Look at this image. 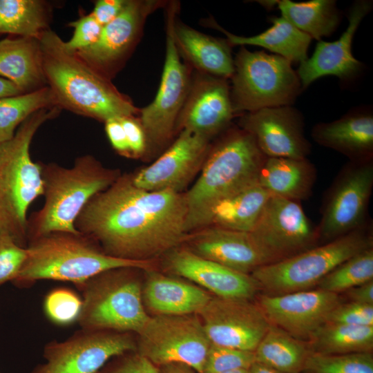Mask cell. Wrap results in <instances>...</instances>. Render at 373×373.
Segmentation results:
<instances>
[{"label": "cell", "mask_w": 373, "mask_h": 373, "mask_svg": "<svg viewBox=\"0 0 373 373\" xmlns=\"http://www.w3.org/2000/svg\"><path fill=\"white\" fill-rule=\"evenodd\" d=\"M127 352L117 356L96 373H160V369L140 354Z\"/></svg>", "instance_id": "cell-43"}, {"label": "cell", "mask_w": 373, "mask_h": 373, "mask_svg": "<svg viewBox=\"0 0 373 373\" xmlns=\"http://www.w3.org/2000/svg\"><path fill=\"white\" fill-rule=\"evenodd\" d=\"M325 323L373 326V305L341 303L328 314Z\"/></svg>", "instance_id": "cell-41"}, {"label": "cell", "mask_w": 373, "mask_h": 373, "mask_svg": "<svg viewBox=\"0 0 373 373\" xmlns=\"http://www.w3.org/2000/svg\"><path fill=\"white\" fill-rule=\"evenodd\" d=\"M373 280V247L350 257L323 278L318 288L339 294Z\"/></svg>", "instance_id": "cell-36"}, {"label": "cell", "mask_w": 373, "mask_h": 373, "mask_svg": "<svg viewBox=\"0 0 373 373\" xmlns=\"http://www.w3.org/2000/svg\"><path fill=\"white\" fill-rule=\"evenodd\" d=\"M230 89L227 79L197 71L175 131L188 130L211 140L225 130L236 115Z\"/></svg>", "instance_id": "cell-20"}, {"label": "cell", "mask_w": 373, "mask_h": 373, "mask_svg": "<svg viewBox=\"0 0 373 373\" xmlns=\"http://www.w3.org/2000/svg\"><path fill=\"white\" fill-rule=\"evenodd\" d=\"M345 292L352 302L373 305V280L351 288Z\"/></svg>", "instance_id": "cell-47"}, {"label": "cell", "mask_w": 373, "mask_h": 373, "mask_svg": "<svg viewBox=\"0 0 373 373\" xmlns=\"http://www.w3.org/2000/svg\"><path fill=\"white\" fill-rule=\"evenodd\" d=\"M191 241L196 254L244 274L273 263L250 233L213 226L197 233Z\"/></svg>", "instance_id": "cell-23"}, {"label": "cell", "mask_w": 373, "mask_h": 373, "mask_svg": "<svg viewBox=\"0 0 373 373\" xmlns=\"http://www.w3.org/2000/svg\"><path fill=\"white\" fill-rule=\"evenodd\" d=\"M372 188V159L345 166L325 198L316 227L318 240L327 242L365 225Z\"/></svg>", "instance_id": "cell-13"}, {"label": "cell", "mask_w": 373, "mask_h": 373, "mask_svg": "<svg viewBox=\"0 0 373 373\" xmlns=\"http://www.w3.org/2000/svg\"><path fill=\"white\" fill-rule=\"evenodd\" d=\"M70 26L74 28L73 36L64 44L66 50L71 52H76L95 43L103 28L91 13L72 22Z\"/></svg>", "instance_id": "cell-42"}, {"label": "cell", "mask_w": 373, "mask_h": 373, "mask_svg": "<svg viewBox=\"0 0 373 373\" xmlns=\"http://www.w3.org/2000/svg\"><path fill=\"white\" fill-rule=\"evenodd\" d=\"M124 128L131 156H140L146 150V139L144 129L134 116L120 117Z\"/></svg>", "instance_id": "cell-44"}, {"label": "cell", "mask_w": 373, "mask_h": 373, "mask_svg": "<svg viewBox=\"0 0 373 373\" xmlns=\"http://www.w3.org/2000/svg\"><path fill=\"white\" fill-rule=\"evenodd\" d=\"M39 42L47 86L60 108L104 122L139 113L140 109L111 79L66 50L55 32L47 30Z\"/></svg>", "instance_id": "cell-2"}, {"label": "cell", "mask_w": 373, "mask_h": 373, "mask_svg": "<svg viewBox=\"0 0 373 373\" xmlns=\"http://www.w3.org/2000/svg\"><path fill=\"white\" fill-rule=\"evenodd\" d=\"M167 265L175 274L202 286L216 297L249 300L260 289L251 274L233 270L188 249L173 250Z\"/></svg>", "instance_id": "cell-22"}, {"label": "cell", "mask_w": 373, "mask_h": 373, "mask_svg": "<svg viewBox=\"0 0 373 373\" xmlns=\"http://www.w3.org/2000/svg\"><path fill=\"white\" fill-rule=\"evenodd\" d=\"M142 298L156 315L182 316L198 314L211 296L194 285L151 274L142 290Z\"/></svg>", "instance_id": "cell-26"}, {"label": "cell", "mask_w": 373, "mask_h": 373, "mask_svg": "<svg viewBox=\"0 0 373 373\" xmlns=\"http://www.w3.org/2000/svg\"><path fill=\"white\" fill-rule=\"evenodd\" d=\"M303 371L307 373H373L370 352L323 354L310 352Z\"/></svg>", "instance_id": "cell-37"}, {"label": "cell", "mask_w": 373, "mask_h": 373, "mask_svg": "<svg viewBox=\"0 0 373 373\" xmlns=\"http://www.w3.org/2000/svg\"><path fill=\"white\" fill-rule=\"evenodd\" d=\"M173 33L180 55L198 72L227 79L231 78L234 61L227 39L214 38L178 20Z\"/></svg>", "instance_id": "cell-25"}, {"label": "cell", "mask_w": 373, "mask_h": 373, "mask_svg": "<svg viewBox=\"0 0 373 373\" xmlns=\"http://www.w3.org/2000/svg\"><path fill=\"white\" fill-rule=\"evenodd\" d=\"M137 345L130 332L80 329L64 341L48 342L44 362L30 373H96L114 357L135 352Z\"/></svg>", "instance_id": "cell-12"}, {"label": "cell", "mask_w": 373, "mask_h": 373, "mask_svg": "<svg viewBox=\"0 0 373 373\" xmlns=\"http://www.w3.org/2000/svg\"><path fill=\"white\" fill-rule=\"evenodd\" d=\"M54 106H58L57 101L48 86L0 98V144L12 139L19 126L33 113Z\"/></svg>", "instance_id": "cell-35"}, {"label": "cell", "mask_w": 373, "mask_h": 373, "mask_svg": "<svg viewBox=\"0 0 373 373\" xmlns=\"http://www.w3.org/2000/svg\"><path fill=\"white\" fill-rule=\"evenodd\" d=\"M253 137L241 129L228 131L209 149L202 172L184 194L186 233L210 225L212 208L221 200L258 184L266 159Z\"/></svg>", "instance_id": "cell-3"}, {"label": "cell", "mask_w": 373, "mask_h": 373, "mask_svg": "<svg viewBox=\"0 0 373 373\" xmlns=\"http://www.w3.org/2000/svg\"><path fill=\"white\" fill-rule=\"evenodd\" d=\"M222 373H249V370L247 369H240V370H235L232 371L225 372Z\"/></svg>", "instance_id": "cell-51"}, {"label": "cell", "mask_w": 373, "mask_h": 373, "mask_svg": "<svg viewBox=\"0 0 373 373\" xmlns=\"http://www.w3.org/2000/svg\"><path fill=\"white\" fill-rule=\"evenodd\" d=\"M138 334V353L156 366L181 364L203 373L211 343L195 316L155 315Z\"/></svg>", "instance_id": "cell-11"}, {"label": "cell", "mask_w": 373, "mask_h": 373, "mask_svg": "<svg viewBox=\"0 0 373 373\" xmlns=\"http://www.w3.org/2000/svg\"><path fill=\"white\" fill-rule=\"evenodd\" d=\"M166 4L164 1L127 0L119 15L103 26L95 43L73 53L111 79L137 46L149 15Z\"/></svg>", "instance_id": "cell-14"}, {"label": "cell", "mask_w": 373, "mask_h": 373, "mask_svg": "<svg viewBox=\"0 0 373 373\" xmlns=\"http://www.w3.org/2000/svg\"><path fill=\"white\" fill-rule=\"evenodd\" d=\"M48 24L47 4L38 0H0V33L39 39Z\"/></svg>", "instance_id": "cell-34"}, {"label": "cell", "mask_w": 373, "mask_h": 373, "mask_svg": "<svg viewBox=\"0 0 373 373\" xmlns=\"http://www.w3.org/2000/svg\"><path fill=\"white\" fill-rule=\"evenodd\" d=\"M310 352L304 341L271 324L254 355L256 362L285 373H300Z\"/></svg>", "instance_id": "cell-32"}, {"label": "cell", "mask_w": 373, "mask_h": 373, "mask_svg": "<svg viewBox=\"0 0 373 373\" xmlns=\"http://www.w3.org/2000/svg\"><path fill=\"white\" fill-rule=\"evenodd\" d=\"M255 362L254 352L211 343L203 373H222L240 369L249 370Z\"/></svg>", "instance_id": "cell-39"}, {"label": "cell", "mask_w": 373, "mask_h": 373, "mask_svg": "<svg viewBox=\"0 0 373 373\" xmlns=\"http://www.w3.org/2000/svg\"><path fill=\"white\" fill-rule=\"evenodd\" d=\"M241 128L254 139L267 157L307 158L311 144L302 114L291 106L261 108L242 114Z\"/></svg>", "instance_id": "cell-17"}, {"label": "cell", "mask_w": 373, "mask_h": 373, "mask_svg": "<svg viewBox=\"0 0 373 373\" xmlns=\"http://www.w3.org/2000/svg\"><path fill=\"white\" fill-rule=\"evenodd\" d=\"M60 110L54 106L37 111L19 126L12 139L0 144V234L23 247L28 245V208L44 194L41 164L32 160L30 144L41 125Z\"/></svg>", "instance_id": "cell-6"}, {"label": "cell", "mask_w": 373, "mask_h": 373, "mask_svg": "<svg viewBox=\"0 0 373 373\" xmlns=\"http://www.w3.org/2000/svg\"><path fill=\"white\" fill-rule=\"evenodd\" d=\"M1 373V372H0Z\"/></svg>", "instance_id": "cell-52"}, {"label": "cell", "mask_w": 373, "mask_h": 373, "mask_svg": "<svg viewBox=\"0 0 373 373\" xmlns=\"http://www.w3.org/2000/svg\"><path fill=\"white\" fill-rule=\"evenodd\" d=\"M312 137L318 144L344 154L351 161L372 159V113L356 109L333 122L317 124Z\"/></svg>", "instance_id": "cell-24"}, {"label": "cell", "mask_w": 373, "mask_h": 373, "mask_svg": "<svg viewBox=\"0 0 373 373\" xmlns=\"http://www.w3.org/2000/svg\"><path fill=\"white\" fill-rule=\"evenodd\" d=\"M186 219L184 194L141 189L124 175L90 200L75 226L107 254L141 260L186 239Z\"/></svg>", "instance_id": "cell-1"}, {"label": "cell", "mask_w": 373, "mask_h": 373, "mask_svg": "<svg viewBox=\"0 0 373 373\" xmlns=\"http://www.w3.org/2000/svg\"><path fill=\"white\" fill-rule=\"evenodd\" d=\"M82 306V300L73 290L60 287L50 291L44 300L46 316L59 325H68L77 321Z\"/></svg>", "instance_id": "cell-38"}, {"label": "cell", "mask_w": 373, "mask_h": 373, "mask_svg": "<svg viewBox=\"0 0 373 373\" xmlns=\"http://www.w3.org/2000/svg\"><path fill=\"white\" fill-rule=\"evenodd\" d=\"M0 76L23 93L46 86L39 39L19 37L1 40Z\"/></svg>", "instance_id": "cell-27"}, {"label": "cell", "mask_w": 373, "mask_h": 373, "mask_svg": "<svg viewBox=\"0 0 373 373\" xmlns=\"http://www.w3.org/2000/svg\"><path fill=\"white\" fill-rule=\"evenodd\" d=\"M179 8L176 1L166 4V52L160 84L153 102L138 113L146 149L162 147L171 138L192 81L189 66L182 61L174 39Z\"/></svg>", "instance_id": "cell-10"}, {"label": "cell", "mask_w": 373, "mask_h": 373, "mask_svg": "<svg viewBox=\"0 0 373 373\" xmlns=\"http://www.w3.org/2000/svg\"><path fill=\"white\" fill-rule=\"evenodd\" d=\"M40 164L44 203L28 219V242L52 232L77 233L75 223L86 204L120 176L91 155L77 157L70 167Z\"/></svg>", "instance_id": "cell-4"}, {"label": "cell", "mask_w": 373, "mask_h": 373, "mask_svg": "<svg viewBox=\"0 0 373 373\" xmlns=\"http://www.w3.org/2000/svg\"><path fill=\"white\" fill-rule=\"evenodd\" d=\"M104 123L107 137L113 149L123 155L131 156L120 117L110 119Z\"/></svg>", "instance_id": "cell-46"}, {"label": "cell", "mask_w": 373, "mask_h": 373, "mask_svg": "<svg viewBox=\"0 0 373 373\" xmlns=\"http://www.w3.org/2000/svg\"><path fill=\"white\" fill-rule=\"evenodd\" d=\"M160 373H198L189 367L181 364H170L162 366Z\"/></svg>", "instance_id": "cell-49"}, {"label": "cell", "mask_w": 373, "mask_h": 373, "mask_svg": "<svg viewBox=\"0 0 373 373\" xmlns=\"http://www.w3.org/2000/svg\"><path fill=\"white\" fill-rule=\"evenodd\" d=\"M27 254L26 247L20 246L9 236L0 234V286L17 278Z\"/></svg>", "instance_id": "cell-40"}, {"label": "cell", "mask_w": 373, "mask_h": 373, "mask_svg": "<svg viewBox=\"0 0 373 373\" xmlns=\"http://www.w3.org/2000/svg\"><path fill=\"white\" fill-rule=\"evenodd\" d=\"M198 314L211 344L251 352L271 325L260 307L247 300L211 297Z\"/></svg>", "instance_id": "cell-16"}, {"label": "cell", "mask_w": 373, "mask_h": 373, "mask_svg": "<svg viewBox=\"0 0 373 373\" xmlns=\"http://www.w3.org/2000/svg\"><path fill=\"white\" fill-rule=\"evenodd\" d=\"M249 233L273 262L315 247L318 240L316 227L299 202L272 195Z\"/></svg>", "instance_id": "cell-15"}, {"label": "cell", "mask_w": 373, "mask_h": 373, "mask_svg": "<svg viewBox=\"0 0 373 373\" xmlns=\"http://www.w3.org/2000/svg\"><path fill=\"white\" fill-rule=\"evenodd\" d=\"M272 26L263 32L251 37L238 36L222 28L213 19L205 20L206 25L225 35L231 46L251 45L262 47L275 55L292 62H301L307 57L312 38L299 30L283 17H271Z\"/></svg>", "instance_id": "cell-29"}, {"label": "cell", "mask_w": 373, "mask_h": 373, "mask_svg": "<svg viewBox=\"0 0 373 373\" xmlns=\"http://www.w3.org/2000/svg\"><path fill=\"white\" fill-rule=\"evenodd\" d=\"M372 8L371 1H354L348 12V26L340 38L332 42L318 41L311 57L301 62L296 71L302 90L324 76L349 81L360 74L363 64L353 56L352 44L359 25Z\"/></svg>", "instance_id": "cell-21"}, {"label": "cell", "mask_w": 373, "mask_h": 373, "mask_svg": "<svg viewBox=\"0 0 373 373\" xmlns=\"http://www.w3.org/2000/svg\"><path fill=\"white\" fill-rule=\"evenodd\" d=\"M127 0H99L91 14L102 26L112 21L124 9Z\"/></svg>", "instance_id": "cell-45"}, {"label": "cell", "mask_w": 373, "mask_h": 373, "mask_svg": "<svg viewBox=\"0 0 373 373\" xmlns=\"http://www.w3.org/2000/svg\"><path fill=\"white\" fill-rule=\"evenodd\" d=\"M271 194L258 183L217 202L212 208L210 225L249 233L258 220Z\"/></svg>", "instance_id": "cell-30"}, {"label": "cell", "mask_w": 373, "mask_h": 373, "mask_svg": "<svg viewBox=\"0 0 373 373\" xmlns=\"http://www.w3.org/2000/svg\"><path fill=\"white\" fill-rule=\"evenodd\" d=\"M249 373H285L265 364L255 362L249 369Z\"/></svg>", "instance_id": "cell-50"}, {"label": "cell", "mask_w": 373, "mask_h": 373, "mask_svg": "<svg viewBox=\"0 0 373 373\" xmlns=\"http://www.w3.org/2000/svg\"><path fill=\"white\" fill-rule=\"evenodd\" d=\"M133 269L108 270L76 286L82 294L77 320L81 329L140 332L151 316L143 305L140 284L131 272Z\"/></svg>", "instance_id": "cell-7"}, {"label": "cell", "mask_w": 373, "mask_h": 373, "mask_svg": "<svg viewBox=\"0 0 373 373\" xmlns=\"http://www.w3.org/2000/svg\"><path fill=\"white\" fill-rule=\"evenodd\" d=\"M23 93L13 83L0 77V98Z\"/></svg>", "instance_id": "cell-48"}, {"label": "cell", "mask_w": 373, "mask_h": 373, "mask_svg": "<svg viewBox=\"0 0 373 373\" xmlns=\"http://www.w3.org/2000/svg\"><path fill=\"white\" fill-rule=\"evenodd\" d=\"M210 139L182 130L172 144L151 165L131 175L133 184L149 191H180L204 161Z\"/></svg>", "instance_id": "cell-19"}, {"label": "cell", "mask_w": 373, "mask_h": 373, "mask_svg": "<svg viewBox=\"0 0 373 373\" xmlns=\"http://www.w3.org/2000/svg\"><path fill=\"white\" fill-rule=\"evenodd\" d=\"M338 294L322 289H307L278 295L263 294L258 306L270 324L300 341H309L341 303Z\"/></svg>", "instance_id": "cell-18"}, {"label": "cell", "mask_w": 373, "mask_h": 373, "mask_svg": "<svg viewBox=\"0 0 373 373\" xmlns=\"http://www.w3.org/2000/svg\"><path fill=\"white\" fill-rule=\"evenodd\" d=\"M316 177L307 158L266 157L258 183L272 195L300 202L311 195Z\"/></svg>", "instance_id": "cell-28"}, {"label": "cell", "mask_w": 373, "mask_h": 373, "mask_svg": "<svg viewBox=\"0 0 373 373\" xmlns=\"http://www.w3.org/2000/svg\"><path fill=\"white\" fill-rule=\"evenodd\" d=\"M370 225L313 247L289 258L261 266L251 275L265 294L278 295L309 289L350 257L372 247Z\"/></svg>", "instance_id": "cell-8"}, {"label": "cell", "mask_w": 373, "mask_h": 373, "mask_svg": "<svg viewBox=\"0 0 373 373\" xmlns=\"http://www.w3.org/2000/svg\"><path fill=\"white\" fill-rule=\"evenodd\" d=\"M26 248V260L12 282L18 287L30 286L41 280L70 282L77 286L113 269L146 270L151 265L148 260H126L110 256L79 231L52 232L30 240Z\"/></svg>", "instance_id": "cell-5"}, {"label": "cell", "mask_w": 373, "mask_h": 373, "mask_svg": "<svg viewBox=\"0 0 373 373\" xmlns=\"http://www.w3.org/2000/svg\"><path fill=\"white\" fill-rule=\"evenodd\" d=\"M233 61L230 93L236 115L291 106L303 90L291 62L280 55L241 46Z\"/></svg>", "instance_id": "cell-9"}, {"label": "cell", "mask_w": 373, "mask_h": 373, "mask_svg": "<svg viewBox=\"0 0 373 373\" xmlns=\"http://www.w3.org/2000/svg\"><path fill=\"white\" fill-rule=\"evenodd\" d=\"M311 352L341 354L370 352L373 347V326L325 323L308 341Z\"/></svg>", "instance_id": "cell-33"}, {"label": "cell", "mask_w": 373, "mask_h": 373, "mask_svg": "<svg viewBox=\"0 0 373 373\" xmlns=\"http://www.w3.org/2000/svg\"><path fill=\"white\" fill-rule=\"evenodd\" d=\"M276 5L282 17L318 41L332 35L340 23L341 14L334 0H277Z\"/></svg>", "instance_id": "cell-31"}]
</instances>
